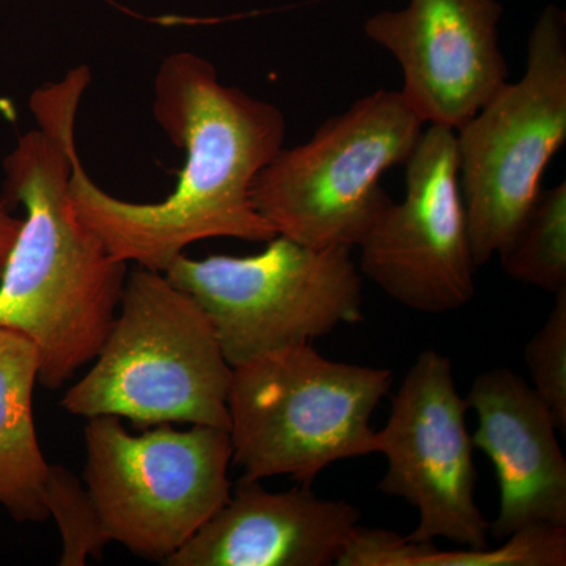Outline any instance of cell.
I'll return each instance as SVG.
<instances>
[{"mask_svg":"<svg viewBox=\"0 0 566 566\" xmlns=\"http://www.w3.org/2000/svg\"><path fill=\"white\" fill-rule=\"evenodd\" d=\"M46 509L61 531V566H84L88 557H102L111 538L87 486L61 464H50Z\"/></svg>","mask_w":566,"mask_h":566,"instance_id":"2e32d148","label":"cell"},{"mask_svg":"<svg viewBox=\"0 0 566 566\" xmlns=\"http://www.w3.org/2000/svg\"><path fill=\"white\" fill-rule=\"evenodd\" d=\"M455 136L469 240L482 266L520 229L566 140L564 11L546 7L528 36L524 76L506 81Z\"/></svg>","mask_w":566,"mask_h":566,"instance_id":"ba28073f","label":"cell"},{"mask_svg":"<svg viewBox=\"0 0 566 566\" xmlns=\"http://www.w3.org/2000/svg\"><path fill=\"white\" fill-rule=\"evenodd\" d=\"M84 438L85 486L111 542L136 556L163 564L232 494V444L222 428L158 424L133 436L120 417L96 416Z\"/></svg>","mask_w":566,"mask_h":566,"instance_id":"52a82bcc","label":"cell"},{"mask_svg":"<svg viewBox=\"0 0 566 566\" xmlns=\"http://www.w3.org/2000/svg\"><path fill=\"white\" fill-rule=\"evenodd\" d=\"M164 274L200 305L232 368L364 319L352 249L311 248L275 234L255 255L181 253Z\"/></svg>","mask_w":566,"mask_h":566,"instance_id":"8992f818","label":"cell"},{"mask_svg":"<svg viewBox=\"0 0 566 566\" xmlns=\"http://www.w3.org/2000/svg\"><path fill=\"white\" fill-rule=\"evenodd\" d=\"M468 409L449 357L427 349L398 387L386 427L376 431V453L387 460L379 490L405 499L419 513L417 527L406 536L411 542L444 538L471 549L488 546L490 523L475 502Z\"/></svg>","mask_w":566,"mask_h":566,"instance_id":"9c48e42d","label":"cell"},{"mask_svg":"<svg viewBox=\"0 0 566 566\" xmlns=\"http://www.w3.org/2000/svg\"><path fill=\"white\" fill-rule=\"evenodd\" d=\"M479 427L472 442L497 476L499 515L490 532L509 538L532 526L566 527V460L557 424L534 387L510 368L474 379L468 397Z\"/></svg>","mask_w":566,"mask_h":566,"instance_id":"7c38bea8","label":"cell"},{"mask_svg":"<svg viewBox=\"0 0 566 566\" xmlns=\"http://www.w3.org/2000/svg\"><path fill=\"white\" fill-rule=\"evenodd\" d=\"M423 129L401 92L370 93L282 148L253 181V207L290 240L353 251L390 202L382 175L408 161Z\"/></svg>","mask_w":566,"mask_h":566,"instance_id":"5b68a950","label":"cell"},{"mask_svg":"<svg viewBox=\"0 0 566 566\" xmlns=\"http://www.w3.org/2000/svg\"><path fill=\"white\" fill-rule=\"evenodd\" d=\"M21 227L22 219L14 218L10 214V210L0 205V274H2L3 266L9 260L11 248L17 241Z\"/></svg>","mask_w":566,"mask_h":566,"instance_id":"d6986e66","label":"cell"},{"mask_svg":"<svg viewBox=\"0 0 566 566\" xmlns=\"http://www.w3.org/2000/svg\"><path fill=\"white\" fill-rule=\"evenodd\" d=\"M40 356L25 335L0 327V505L18 523H44V460L33 423Z\"/></svg>","mask_w":566,"mask_h":566,"instance_id":"5bb4252c","label":"cell"},{"mask_svg":"<svg viewBox=\"0 0 566 566\" xmlns=\"http://www.w3.org/2000/svg\"><path fill=\"white\" fill-rule=\"evenodd\" d=\"M392 382L389 368L337 363L311 344L233 367L227 408L241 480L312 485L331 464L376 453L371 417Z\"/></svg>","mask_w":566,"mask_h":566,"instance_id":"277c9868","label":"cell"},{"mask_svg":"<svg viewBox=\"0 0 566 566\" xmlns=\"http://www.w3.org/2000/svg\"><path fill=\"white\" fill-rule=\"evenodd\" d=\"M92 71L81 65L32 93L36 128L3 159L0 205L25 211L0 274V327L36 346L39 382L59 389L106 340L128 266L81 221L70 193L76 118Z\"/></svg>","mask_w":566,"mask_h":566,"instance_id":"7a4b0ae2","label":"cell"},{"mask_svg":"<svg viewBox=\"0 0 566 566\" xmlns=\"http://www.w3.org/2000/svg\"><path fill=\"white\" fill-rule=\"evenodd\" d=\"M501 547L436 549L424 543L415 566H565L566 527L532 526L504 539Z\"/></svg>","mask_w":566,"mask_h":566,"instance_id":"e0dca14e","label":"cell"},{"mask_svg":"<svg viewBox=\"0 0 566 566\" xmlns=\"http://www.w3.org/2000/svg\"><path fill=\"white\" fill-rule=\"evenodd\" d=\"M405 166L403 200H390L357 245L360 273L412 311H458L474 300L479 266L465 221L455 129L428 126Z\"/></svg>","mask_w":566,"mask_h":566,"instance_id":"30bf717a","label":"cell"},{"mask_svg":"<svg viewBox=\"0 0 566 566\" xmlns=\"http://www.w3.org/2000/svg\"><path fill=\"white\" fill-rule=\"evenodd\" d=\"M349 502L312 485L282 493L241 480L229 501L164 566H329L360 524Z\"/></svg>","mask_w":566,"mask_h":566,"instance_id":"4fadbf2b","label":"cell"},{"mask_svg":"<svg viewBox=\"0 0 566 566\" xmlns=\"http://www.w3.org/2000/svg\"><path fill=\"white\" fill-rule=\"evenodd\" d=\"M497 0H409L379 11L365 35L403 71L405 96L424 125L461 128L509 81Z\"/></svg>","mask_w":566,"mask_h":566,"instance_id":"8fae6325","label":"cell"},{"mask_svg":"<svg viewBox=\"0 0 566 566\" xmlns=\"http://www.w3.org/2000/svg\"><path fill=\"white\" fill-rule=\"evenodd\" d=\"M510 277L557 294L566 289V181L539 189L520 229L497 253Z\"/></svg>","mask_w":566,"mask_h":566,"instance_id":"9a60e30c","label":"cell"},{"mask_svg":"<svg viewBox=\"0 0 566 566\" xmlns=\"http://www.w3.org/2000/svg\"><path fill=\"white\" fill-rule=\"evenodd\" d=\"M63 395L73 416H115L136 427L207 424L229 431L230 381L210 319L166 274L136 266L126 275L106 340Z\"/></svg>","mask_w":566,"mask_h":566,"instance_id":"3957f363","label":"cell"},{"mask_svg":"<svg viewBox=\"0 0 566 566\" xmlns=\"http://www.w3.org/2000/svg\"><path fill=\"white\" fill-rule=\"evenodd\" d=\"M524 360L532 387L549 408L557 430L566 434V289L556 294V304L528 342Z\"/></svg>","mask_w":566,"mask_h":566,"instance_id":"ac0fdd59","label":"cell"},{"mask_svg":"<svg viewBox=\"0 0 566 566\" xmlns=\"http://www.w3.org/2000/svg\"><path fill=\"white\" fill-rule=\"evenodd\" d=\"M153 92L156 123L186 153L177 188L163 202H126L88 177L76 148L70 193L81 221L114 259L159 273L210 238L273 240L277 233L253 207L252 186L283 148L281 109L222 84L208 59L188 51L164 59Z\"/></svg>","mask_w":566,"mask_h":566,"instance_id":"6da1fadb","label":"cell"}]
</instances>
